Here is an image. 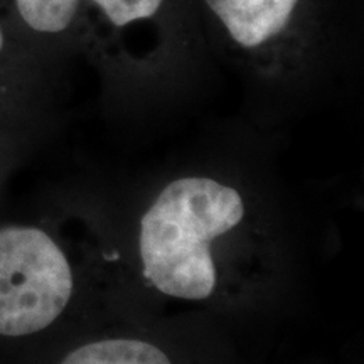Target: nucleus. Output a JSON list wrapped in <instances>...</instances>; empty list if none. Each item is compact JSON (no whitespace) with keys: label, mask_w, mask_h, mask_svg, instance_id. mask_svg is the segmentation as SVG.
I'll return each mask as SVG.
<instances>
[{"label":"nucleus","mask_w":364,"mask_h":364,"mask_svg":"<svg viewBox=\"0 0 364 364\" xmlns=\"http://www.w3.org/2000/svg\"><path fill=\"white\" fill-rule=\"evenodd\" d=\"M265 231L238 186L213 176L167 182L136 226V262L154 292L179 302L236 297L260 275Z\"/></svg>","instance_id":"nucleus-1"},{"label":"nucleus","mask_w":364,"mask_h":364,"mask_svg":"<svg viewBox=\"0 0 364 364\" xmlns=\"http://www.w3.org/2000/svg\"><path fill=\"white\" fill-rule=\"evenodd\" d=\"M88 260L56 220L0 223V346L51 341L78 311Z\"/></svg>","instance_id":"nucleus-2"},{"label":"nucleus","mask_w":364,"mask_h":364,"mask_svg":"<svg viewBox=\"0 0 364 364\" xmlns=\"http://www.w3.org/2000/svg\"><path fill=\"white\" fill-rule=\"evenodd\" d=\"M226 38L245 53L258 54L284 39L304 0H204Z\"/></svg>","instance_id":"nucleus-3"},{"label":"nucleus","mask_w":364,"mask_h":364,"mask_svg":"<svg viewBox=\"0 0 364 364\" xmlns=\"http://www.w3.org/2000/svg\"><path fill=\"white\" fill-rule=\"evenodd\" d=\"M0 0V129L14 130L24 117L34 88V59Z\"/></svg>","instance_id":"nucleus-4"},{"label":"nucleus","mask_w":364,"mask_h":364,"mask_svg":"<svg viewBox=\"0 0 364 364\" xmlns=\"http://www.w3.org/2000/svg\"><path fill=\"white\" fill-rule=\"evenodd\" d=\"M14 26L34 53L73 33L80 19L83 0H6Z\"/></svg>","instance_id":"nucleus-5"},{"label":"nucleus","mask_w":364,"mask_h":364,"mask_svg":"<svg viewBox=\"0 0 364 364\" xmlns=\"http://www.w3.org/2000/svg\"><path fill=\"white\" fill-rule=\"evenodd\" d=\"M44 364H177L161 344L135 336L88 339L61 349Z\"/></svg>","instance_id":"nucleus-6"},{"label":"nucleus","mask_w":364,"mask_h":364,"mask_svg":"<svg viewBox=\"0 0 364 364\" xmlns=\"http://www.w3.org/2000/svg\"><path fill=\"white\" fill-rule=\"evenodd\" d=\"M103 14L113 27L124 29L135 22L149 21L162 11L166 0H83Z\"/></svg>","instance_id":"nucleus-7"},{"label":"nucleus","mask_w":364,"mask_h":364,"mask_svg":"<svg viewBox=\"0 0 364 364\" xmlns=\"http://www.w3.org/2000/svg\"><path fill=\"white\" fill-rule=\"evenodd\" d=\"M16 159V132L0 129V186Z\"/></svg>","instance_id":"nucleus-8"}]
</instances>
